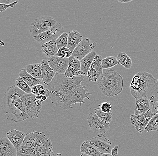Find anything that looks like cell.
Listing matches in <instances>:
<instances>
[{"instance_id":"obj_35","label":"cell","mask_w":158,"mask_h":156,"mask_svg":"<svg viewBox=\"0 0 158 156\" xmlns=\"http://www.w3.org/2000/svg\"><path fill=\"white\" fill-rule=\"evenodd\" d=\"M73 52H71L68 47H62L58 51L57 56L62 57L64 59H69L72 56Z\"/></svg>"},{"instance_id":"obj_3","label":"cell","mask_w":158,"mask_h":156,"mask_svg":"<svg viewBox=\"0 0 158 156\" xmlns=\"http://www.w3.org/2000/svg\"><path fill=\"white\" fill-rule=\"evenodd\" d=\"M97 84L104 95L114 97L119 94L123 90V80L116 71L108 69L104 71Z\"/></svg>"},{"instance_id":"obj_44","label":"cell","mask_w":158,"mask_h":156,"mask_svg":"<svg viewBox=\"0 0 158 156\" xmlns=\"http://www.w3.org/2000/svg\"><path fill=\"white\" fill-rule=\"evenodd\" d=\"M101 156H112V155H111V153H110V154H102Z\"/></svg>"},{"instance_id":"obj_40","label":"cell","mask_w":158,"mask_h":156,"mask_svg":"<svg viewBox=\"0 0 158 156\" xmlns=\"http://www.w3.org/2000/svg\"><path fill=\"white\" fill-rule=\"evenodd\" d=\"M15 1H13L12 0H0V3L3 4L9 5L14 2Z\"/></svg>"},{"instance_id":"obj_42","label":"cell","mask_w":158,"mask_h":156,"mask_svg":"<svg viewBox=\"0 0 158 156\" xmlns=\"http://www.w3.org/2000/svg\"><path fill=\"white\" fill-rule=\"evenodd\" d=\"M42 95L40 94H38L37 95H35V97L38 100L40 101H42L41 100V99H42Z\"/></svg>"},{"instance_id":"obj_43","label":"cell","mask_w":158,"mask_h":156,"mask_svg":"<svg viewBox=\"0 0 158 156\" xmlns=\"http://www.w3.org/2000/svg\"><path fill=\"white\" fill-rule=\"evenodd\" d=\"M47 97L45 95H43L42 97V99H41V100L42 101H45L47 99Z\"/></svg>"},{"instance_id":"obj_32","label":"cell","mask_w":158,"mask_h":156,"mask_svg":"<svg viewBox=\"0 0 158 156\" xmlns=\"http://www.w3.org/2000/svg\"><path fill=\"white\" fill-rule=\"evenodd\" d=\"M15 85L18 88L24 91L26 94L31 93V88L20 77L17 78L15 83Z\"/></svg>"},{"instance_id":"obj_38","label":"cell","mask_w":158,"mask_h":156,"mask_svg":"<svg viewBox=\"0 0 158 156\" xmlns=\"http://www.w3.org/2000/svg\"><path fill=\"white\" fill-rule=\"evenodd\" d=\"M18 3V1H15L14 2L9 5L3 4L0 3V12H2L5 11L6 10L9 8H13Z\"/></svg>"},{"instance_id":"obj_29","label":"cell","mask_w":158,"mask_h":156,"mask_svg":"<svg viewBox=\"0 0 158 156\" xmlns=\"http://www.w3.org/2000/svg\"><path fill=\"white\" fill-rule=\"evenodd\" d=\"M116 58L118 64L123 66L125 69H130L133 65L132 59L124 52L118 53Z\"/></svg>"},{"instance_id":"obj_20","label":"cell","mask_w":158,"mask_h":156,"mask_svg":"<svg viewBox=\"0 0 158 156\" xmlns=\"http://www.w3.org/2000/svg\"><path fill=\"white\" fill-rule=\"evenodd\" d=\"M41 64L42 66V82L48 86L54 78L56 73L51 69L46 60H42Z\"/></svg>"},{"instance_id":"obj_17","label":"cell","mask_w":158,"mask_h":156,"mask_svg":"<svg viewBox=\"0 0 158 156\" xmlns=\"http://www.w3.org/2000/svg\"><path fill=\"white\" fill-rule=\"evenodd\" d=\"M25 136L24 132L12 129L7 133L6 137L18 150L22 145Z\"/></svg>"},{"instance_id":"obj_26","label":"cell","mask_w":158,"mask_h":156,"mask_svg":"<svg viewBox=\"0 0 158 156\" xmlns=\"http://www.w3.org/2000/svg\"><path fill=\"white\" fill-rule=\"evenodd\" d=\"M81 152L82 154L90 156H101L102 154L90 143L89 141H84L82 144Z\"/></svg>"},{"instance_id":"obj_9","label":"cell","mask_w":158,"mask_h":156,"mask_svg":"<svg viewBox=\"0 0 158 156\" xmlns=\"http://www.w3.org/2000/svg\"><path fill=\"white\" fill-rule=\"evenodd\" d=\"M92 94L89 92L88 90L85 86H80L72 94L69 96L67 101V110L73 108L72 105L79 103L80 106L83 103H85L84 100L85 98H87L90 100L89 95Z\"/></svg>"},{"instance_id":"obj_11","label":"cell","mask_w":158,"mask_h":156,"mask_svg":"<svg viewBox=\"0 0 158 156\" xmlns=\"http://www.w3.org/2000/svg\"><path fill=\"white\" fill-rule=\"evenodd\" d=\"M154 115V113L150 111L143 114L130 115V121L132 126L139 133H143Z\"/></svg>"},{"instance_id":"obj_23","label":"cell","mask_w":158,"mask_h":156,"mask_svg":"<svg viewBox=\"0 0 158 156\" xmlns=\"http://www.w3.org/2000/svg\"><path fill=\"white\" fill-rule=\"evenodd\" d=\"M150 111H151V106L148 98H143L135 101L134 114L140 115Z\"/></svg>"},{"instance_id":"obj_10","label":"cell","mask_w":158,"mask_h":156,"mask_svg":"<svg viewBox=\"0 0 158 156\" xmlns=\"http://www.w3.org/2000/svg\"><path fill=\"white\" fill-rule=\"evenodd\" d=\"M87 120L91 130L98 135H104L108 131L110 127V123L102 120L95 113L89 114Z\"/></svg>"},{"instance_id":"obj_18","label":"cell","mask_w":158,"mask_h":156,"mask_svg":"<svg viewBox=\"0 0 158 156\" xmlns=\"http://www.w3.org/2000/svg\"><path fill=\"white\" fill-rule=\"evenodd\" d=\"M17 150L7 137L0 140V156H17Z\"/></svg>"},{"instance_id":"obj_16","label":"cell","mask_w":158,"mask_h":156,"mask_svg":"<svg viewBox=\"0 0 158 156\" xmlns=\"http://www.w3.org/2000/svg\"><path fill=\"white\" fill-rule=\"evenodd\" d=\"M49 65L56 73L65 74L69 65V59L57 56L48 58Z\"/></svg>"},{"instance_id":"obj_24","label":"cell","mask_w":158,"mask_h":156,"mask_svg":"<svg viewBox=\"0 0 158 156\" xmlns=\"http://www.w3.org/2000/svg\"><path fill=\"white\" fill-rule=\"evenodd\" d=\"M150 102L151 111L154 114L158 113V82L147 96Z\"/></svg>"},{"instance_id":"obj_25","label":"cell","mask_w":158,"mask_h":156,"mask_svg":"<svg viewBox=\"0 0 158 156\" xmlns=\"http://www.w3.org/2000/svg\"><path fill=\"white\" fill-rule=\"evenodd\" d=\"M41 48L44 55L48 58L57 56L59 50L57 47L56 40L49 41L42 44Z\"/></svg>"},{"instance_id":"obj_5","label":"cell","mask_w":158,"mask_h":156,"mask_svg":"<svg viewBox=\"0 0 158 156\" xmlns=\"http://www.w3.org/2000/svg\"><path fill=\"white\" fill-rule=\"evenodd\" d=\"M58 23L54 18L44 16L38 18L31 23L30 26V35L34 38L37 36L54 27Z\"/></svg>"},{"instance_id":"obj_39","label":"cell","mask_w":158,"mask_h":156,"mask_svg":"<svg viewBox=\"0 0 158 156\" xmlns=\"http://www.w3.org/2000/svg\"><path fill=\"white\" fill-rule=\"evenodd\" d=\"M119 146L118 145L114 146L111 150V155L112 156H118V150Z\"/></svg>"},{"instance_id":"obj_2","label":"cell","mask_w":158,"mask_h":156,"mask_svg":"<svg viewBox=\"0 0 158 156\" xmlns=\"http://www.w3.org/2000/svg\"><path fill=\"white\" fill-rule=\"evenodd\" d=\"M25 94L15 85L11 86L5 91L2 108L8 120L20 122L29 118L23 103V96Z\"/></svg>"},{"instance_id":"obj_41","label":"cell","mask_w":158,"mask_h":156,"mask_svg":"<svg viewBox=\"0 0 158 156\" xmlns=\"http://www.w3.org/2000/svg\"><path fill=\"white\" fill-rule=\"evenodd\" d=\"M132 0H123V1H121V0H118V2H119L122 3H129L130 2H132Z\"/></svg>"},{"instance_id":"obj_27","label":"cell","mask_w":158,"mask_h":156,"mask_svg":"<svg viewBox=\"0 0 158 156\" xmlns=\"http://www.w3.org/2000/svg\"><path fill=\"white\" fill-rule=\"evenodd\" d=\"M19 76L22 78L31 88L34 86L40 84V83L41 82V81L42 82L41 80L35 78L31 75L27 73L25 68H23L20 70Z\"/></svg>"},{"instance_id":"obj_36","label":"cell","mask_w":158,"mask_h":156,"mask_svg":"<svg viewBox=\"0 0 158 156\" xmlns=\"http://www.w3.org/2000/svg\"><path fill=\"white\" fill-rule=\"evenodd\" d=\"M45 88L44 86L41 84H38L33 86L31 88V93L37 95L38 94L44 95Z\"/></svg>"},{"instance_id":"obj_6","label":"cell","mask_w":158,"mask_h":156,"mask_svg":"<svg viewBox=\"0 0 158 156\" xmlns=\"http://www.w3.org/2000/svg\"><path fill=\"white\" fill-rule=\"evenodd\" d=\"M23 100L27 115L32 119L37 117L41 111L42 101L38 100L35 95L32 93L25 94L23 96Z\"/></svg>"},{"instance_id":"obj_12","label":"cell","mask_w":158,"mask_h":156,"mask_svg":"<svg viewBox=\"0 0 158 156\" xmlns=\"http://www.w3.org/2000/svg\"><path fill=\"white\" fill-rule=\"evenodd\" d=\"M96 46L95 42H91L88 38H84L74 50L72 56L81 61L93 51Z\"/></svg>"},{"instance_id":"obj_45","label":"cell","mask_w":158,"mask_h":156,"mask_svg":"<svg viewBox=\"0 0 158 156\" xmlns=\"http://www.w3.org/2000/svg\"><path fill=\"white\" fill-rule=\"evenodd\" d=\"M1 46H4V45H5V43L4 42H3L2 41V40H1Z\"/></svg>"},{"instance_id":"obj_14","label":"cell","mask_w":158,"mask_h":156,"mask_svg":"<svg viewBox=\"0 0 158 156\" xmlns=\"http://www.w3.org/2000/svg\"><path fill=\"white\" fill-rule=\"evenodd\" d=\"M102 57L100 55H97L94 59L88 73L87 77L89 80L93 82H97L103 73L102 65Z\"/></svg>"},{"instance_id":"obj_37","label":"cell","mask_w":158,"mask_h":156,"mask_svg":"<svg viewBox=\"0 0 158 156\" xmlns=\"http://www.w3.org/2000/svg\"><path fill=\"white\" fill-rule=\"evenodd\" d=\"M102 111L104 112H110L112 110V105L108 102H104L98 105Z\"/></svg>"},{"instance_id":"obj_7","label":"cell","mask_w":158,"mask_h":156,"mask_svg":"<svg viewBox=\"0 0 158 156\" xmlns=\"http://www.w3.org/2000/svg\"><path fill=\"white\" fill-rule=\"evenodd\" d=\"M36 142L37 156H54L51 140L43 132L37 131Z\"/></svg>"},{"instance_id":"obj_34","label":"cell","mask_w":158,"mask_h":156,"mask_svg":"<svg viewBox=\"0 0 158 156\" xmlns=\"http://www.w3.org/2000/svg\"><path fill=\"white\" fill-rule=\"evenodd\" d=\"M68 37L69 34L64 32L57 39L56 42L58 49H60L62 47H68Z\"/></svg>"},{"instance_id":"obj_8","label":"cell","mask_w":158,"mask_h":156,"mask_svg":"<svg viewBox=\"0 0 158 156\" xmlns=\"http://www.w3.org/2000/svg\"><path fill=\"white\" fill-rule=\"evenodd\" d=\"M64 32V26L58 23L54 27L34 37V40L39 44H43L49 41L56 40Z\"/></svg>"},{"instance_id":"obj_15","label":"cell","mask_w":158,"mask_h":156,"mask_svg":"<svg viewBox=\"0 0 158 156\" xmlns=\"http://www.w3.org/2000/svg\"><path fill=\"white\" fill-rule=\"evenodd\" d=\"M37 131L26 134L25 138L19 149L17 150V156H30L31 149L36 145Z\"/></svg>"},{"instance_id":"obj_31","label":"cell","mask_w":158,"mask_h":156,"mask_svg":"<svg viewBox=\"0 0 158 156\" xmlns=\"http://www.w3.org/2000/svg\"><path fill=\"white\" fill-rule=\"evenodd\" d=\"M94 110L95 113L102 120L109 123H110L112 121V112H107V113L103 112L101 111L99 107L97 108L94 109Z\"/></svg>"},{"instance_id":"obj_22","label":"cell","mask_w":158,"mask_h":156,"mask_svg":"<svg viewBox=\"0 0 158 156\" xmlns=\"http://www.w3.org/2000/svg\"><path fill=\"white\" fill-rule=\"evenodd\" d=\"M83 39L81 33L76 30H72L69 33L68 48L73 52L76 47Z\"/></svg>"},{"instance_id":"obj_1","label":"cell","mask_w":158,"mask_h":156,"mask_svg":"<svg viewBox=\"0 0 158 156\" xmlns=\"http://www.w3.org/2000/svg\"><path fill=\"white\" fill-rule=\"evenodd\" d=\"M84 81V76L68 78L64 74L56 73L52 82L48 86L50 92L49 98L52 103L58 108L67 110L68 98Z\"/></svg>"},{"instance_id":"obj_19","label":"cell","mask_w":158,"mask_h":156,"mask_svg":"<svg viewBox=\"0 0 158 156\" xmlns=\"http://www.w3.org/2000/svg\"><path fill=\"white\" fill-rule=\"evenodd\" d=\"M69 59V63L68 70L65 74V77L73 78L76 76H81V62L78 59L71 56Z\"/></svg>"},{"instance_id":"obj_46","label":"cell","mask_w":158,"mask_h":156,"mask_svg":"<svg viewBox=\"0 0 158 156\" xmlns=\"http://www.w3.org/2000/svg\"><path fill=\"white\" fill-rule=\"evenodd\" d=\"M80 156H90L89 155H87L85 154H82Z\"/></svg>"},{"instance_id":"obj_21","label":"cell","mask_w":158,"mask_h":156,"mask_svg":"<svg viewBox=\"0 0 158 156\" xmlns=\"http://www.w3.org/2000/svg\"><path fill=\"white\" fill-rule=\"evenodd\" d=\"M97 55L96 52L95 51H92L87 56L83 58L81 62V76H87L90 66L93 62L94 59Z\"/></svg>"},{"instance_id":"obj_13","label":"cell","mask_w":158,"mask_h":156,"mask_svg":"<svg viewBox=\"0 0 158 156\" xmlns=\"http://www.w3.org/2000/svg\"><path fill=\"white\" fill-rule=\"evenodd\" d=\"M89 142L102 154L111 153L112 142L106 136L100 134L91 138Z\"/></svg>"},{"instance_id":"obj_4","label":"cell","mask_w":158,"mask_h":156,"mask_svg":"<svg viewBox=\"0 0 158 156\" xmlns=\"http://www.w3.org/2000/svg\"><path fill=\"white\" fill-rule=\"evenodd\" d=\"M157 80L148 72H138L133 77L130 85V92L135 99L148 96L149 92L157 83Z\"/></svg>"},{"instance_id":"obj_30","label":"cell","mask_w":158,"mask_h":156,"mask_svg":"<svg viewBox=\"0 0 158 156\" xmlns=\"http://www.w3.org/2000/svg\"><path fill=\"white\" fill-rule=\"evenodd\" d=\"M118 63L117 58L114 56H109L105 59H102V61L103 70L110 69L113 68L114 66L118 65Z\"/></svg>"},{"instance_id":"obj_33","label":"cell","mask_w":158,"mask_h":156,"mask_svg":"<svg viewBox=\"0 0 158 156\" xmlns=\"http://www.w3.org/2000/svg\"><path fill=\"white\" fill-rule=\"evenodd\" d=\"M145 131H158V113L155 114L151 119Z\"/></svg>"},{"instance_id":"obj_28","label":"cell","mask_w":158,"mask_h":156,"mask_svg":"<svg viewBox=\"0 0 158 156\" xmlns=\"http://www.w3.org/2000/svg\"><path fill=\"white\" fill-rule=\"evenodd\" d=\"M25 68L31 75L42 80V66L41 63L27 65Z\"/></svg>"}]
</instances>
